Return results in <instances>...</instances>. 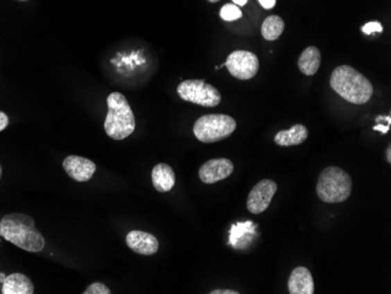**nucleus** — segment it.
<instances>
[{"label": "nucleus", "instance_id": "nucleus-13", "mask_svg": "<svg viewBox=\"0 0 391 294\" xmlns=\"http://www.w3.org/2000/svg\"><path fill=\"white\" fill-rule=\"evenodd\" d=\"M256 229L257 224L252 222L234 224L229 230V244L234 249H244L245 246L250 245L253 237L257 236Z\"/></svg>", "mask_w": 391, "mask_h": 294}, {"label": "nucleus", "instance_id": "nucleus-14", "mask_svg": "<svg viewBox=\"0 0 391 294\" xmlns=\"http://www.w3.org/2000/svg\"><path fill=\"white\" fill-rule=\"evenodd\" d=\"M151 181L158 193H168L176 184V175L166 163H158L151 171Z\"/></svg>", "mask_w": 391, "mask_h": 294}, {"label": "nucleus", "instance_id": "nucleus-29", "mask_svg": "<svg viewBox=\"0 0 391 294\" xmlns=\"http://www.w3.org/2000/svg\"><path fill=\"white\" fill-rule=\"evenodd\" d=\"M207 1H209V3H218L220 0H207Z\"/></svg>", "mask_w": 391, "mask_h": 294}, {"label": "nucleus", "instance_id": "nucleus-3", "mask_svg": "<svg viewBox=\"0 0 391 294\" xmlns=\"http://www.w3.org/2000/svg\"><path fill=\"white\" fill-rule=\"evenodd\" d=\"M108 114L105 120V130L113 140L127 139L135 132V116L128 100L119 92L110 93L107 98Z\"/></svg>", "mask_w": 391, "mask_h": 294}, {"label": "nucleus", "instance_id": "nucleus-2", "mask_svg": "<svg viewBox=\"0 0 391 294\" xmlns=\"http://www.w3.org/2000/svg\"><path fill=\"white\" fill-rule=\"evenodd\" d=\"M331 87L341 98L354 105H365L374 94L372 83L348 64L335 68L331 76Z\"/></svg>", "mask_w": 391, "mask_h": 294}, {"label": "nucleus", "instance_id": "nucleus-25", "mask_svg": "<svg viewBox=\"0 0 391 294\" xmlns=\"http://www.w3.org/2000/svg\"><path fill=\"white\" fill-rule=\"evenodd\" d=\"M239 292L234 290H215L210 292V294H238Z\"/></svg>", "mask_w": 391, "mask_h": 294}, {"label": "nucleus", "instance_id": "nucleus-16", "mask_svg": "<svg viewBox=\"0 0 391 294\" xmlns=\"http://www.w3.org/2000/svg\"><path fill=\"white\" fill-rule=\"evenodd\" d=\"M3 294H33L34 285L32 280L23 273H12L8 275L3 283Z\"/></svg>", "mask_w": 391, "mask_h": 294}, {"label": "nucleus", "instance_id": "nucleus-31", "mask_svg": "<svg viewBox=\"0 0 391 294\" xmlns=\"http://www.w3.org/2000/svg\"><path fill=\"white\" fill-rule=\"evenodd\" d=\"M19 1H27V0H19Z\"/></svg>", "mask_w": 391, "mask_h": 294}, {"label": "nucleus", "instance_id": "nucleus-10", "mask_svg": "<svg viewBox=\"0 0 391 294\" xmlns=\"http://www.w3.org/2000/svg\"><path fill=\"white\" fill-rule=\"evenodd\" d=\"M64 171L76 182H88L94 176L96 164L91 159L76 155H71L62 162Z\"/></svg>", "mask_w": 391, "mask_h": 294}, {"label": "nucleus", "instance_id": "nucleus-12", "mask_svg": "<svg viewBox=\"0 0 391 294\" xmlns=\"http://www.w3.org/2000/svg\"><path fill=\"white\" fill-rule=\"evenodd\" d=\"M288 291L290 294L314 293V280L309 268L305 266L294 268L288 279Z\"/></svg>", "mask_w": 391, "mask_h": 294}, {"label": "nucleus", "instance_id": "nucleus-19", "mask_svg": "<svg viewBox=\"0 0 391 294\" xmlns=\"http://www.w3.org/2000/svg\"><path fill=\"white\" fill-rule=\"evenodd\" d=\"M243 12L237 5L226 4L220 8V18L225 21H234L241 19Z\"/></svg>", "mask_w": 391, "mask_h": 294}, {"label": "nucleus", "instance_id": "nucleus-24", "mask_svg": "<svg viewBox=\"0 0 391 294\" xmlns=\"http://www.w3.org/2000/svg\"><path fill=\"white\" fill-rule=\"evenodd\" d=\"M389 129H390V126H384L383 123L374 126V130H376V132H382V134H387V132H389Z\"/></svg>", "mask_w": 391, "mask_h": 294}, {"label": "nucleus", "instance_id": "nucleus-7", "mask_svg": "<svg viewBox=\"0 0 391 294\" xmlns=\"http://www.w3.org/2000/svg\"><path fill=\"white\" fill-rule=\"evenodd\" d=\"M225 66L229 74L236 79L251 80L259 71L260 64L256 54L250 51L238 49L227 57Z\"/></svg>", "mask_w": 391, "mask_h": 294}, {"label": "nucleus", "instance_id": "nucleus-4", "mask_svg": "<svg viewBox=\"0 0 391 294\" xmlns=\"http://www.w3.org/2000/svg\"><path fill=\"white\" fill-rule=\"evenodd\" d=\"M353 181L349 174L339 166H328L320 174L316 193L324 203H342L349 198Z\"/></svg>", "mask_w": 391, "mask_h": 294}, {"label": "nucleus", "instance_id": "nucleus-21", "mask_svg": "<svg viewBox=\"0 0 391 294\" xmlns=\"http://www.w3.org/2000/svg\"><path fill=\"white\" fill-rule=\"evenodd\" d=\"M382 31H383V26L379 21H370V23L365 24V26L362 27V32L368 34V35L375 33V32L382 33Z\"/></svg>", "mask_w": 391, "mask_h": 294}, {"label": "nucleus", "instance_id": "nucleus-30", "mask_svg": "<svg viewBox=\"0 0 391 294\" xmlns=\"http://www.w3.org/2000/svg\"><path fill=\"white\" fill-rule=\"evenodd\" d=\"M3 176V169H1V166H0V178Z\"/></svg>", "mask_w": 391, "mask_h": 294}, {"label": "nucleus", "instance_id": "nucleus-9", "mask_svg": "<svg viewBox=\"0 0 391 294\" xmlns=\"http://www.w3.org/2000/svg\"><path fill=\"white\" fill-rule=\"evenodd\" d=\"M234 162L229 159H209L200 166L198 175L200 181L207 184H214L229 178L234 173Z\"/></svg>", "mask_w": 391, "mask_h": 294}, {"label": "nucleus", "instance_id": "nucleus-8", "mask_svg": "<svg viewBox=\"0 0 391 294\" xmlns=\"http://www.w3.org/2000/svg\"><path fill=\"white\" fill-rule=\"evenodd\" d=\"M278 190V184L272 180H263L253 187L247 197L248 211L253 215H258L266 211L275 193Z\"/></svg>", "mask_w": 391, "mask_h": 294}, {"label": "nucleus", "instance_id": "nucleus-1", "mask_svg": "<svg viewBox=\"0 0 391 294\" xmlns=\"http://www.w3.org/2000/svg\"><path fill=\"white\" fill-rule=\"evenodd\" d=\"M0 236L27 252L38 253L46 245L45 238L31 216L8 214L0 220Z\"/></svg>", "mask_w": 391, "mask_h": 294}, {"label": "nucleus", "instance_id": "nucleus-11", "mask_svg": "<svg viewBox=\"0 0 391 294\" xmlns=\"http://www.w3.org/2000/svg\"><path fill=\"white\" fill-rule=\"evenodd\" d=\"M125 241L129 249L142 256H153L159 249L157 238L144 231H130L127 234Z\"/></svg>", "mask_w": 391, "mask_h": 294}, {"label": "nucleus", "instance_id": "nucleus-26", "mask_svg": "<svg viewBox=\"0 0 391 294\" xmlns=\"http://www.w3.org/2000/svg\"><path fill=\"white\" fill-rule=\"evenodd\" d=\"M234 1V5H237V6H245V5L247 4L248 0H232Z\"/></svg>", "mask_w": 391, "mask_h": 294}, {"label": "nucleus", "instance_id": "nucleus-6", "mask_svg": "<svg viewBox=\"0 0 391 294\" xmlns=\"http://www.w3.org/2000/svg\"><path fill=\"white\" fill-rule=\"evenodd\" d=\"M177 94L182 100L203 107L218 106L222 95L218 89L204 80H185L177 86Z\"/></svg>", "mask_w": 391, "mask_h": 294}, {"label": "nucleus", "instance_id": "nucleus-5", "mask_svg": "<svg viewBox=\"0 0 391 294\" xmlns=\"http://www.w3.org/2000/svg\"><path fill=\"white\" fill-rule=\"evenodd\" d=\"M237 128L234 117L226 114H209L200 117L193 126V134L203 144H215L225 140Z\"/></svg>", "mask_w": 391, "mask_h": 294}, {"label": "nucleus", "instance_id": "nucleus-17", "mask_svg": "<svg viewBox=\"0 0 391 294\" xmlns=\"http://www.w3.org/2000/svg\"><path fill=\"white\" fill-rule=\"evenodd\" d=\"M297 66L305 76H315L321 66V52L315 46H309L300 54Z\"/></svg>", "mask_w": 391, "mask_h": 294}, {"label": "nucleus", "instance_id": "nucleus-22", "mask_svg": "<svg viewBox=\"0 0 391 294\" xmlns=\"http://www.w3.org/2000/svg\"><path fill=\"white\" fill-rule=\"evenodd\" d=\"M8 123H10V120H8V115L4 112H0V132L8 128Z\"/></svg>", "mask_w": 391, "mask_h": 294}, {"label": "nucleus", "instance_id": "nucleus-20", "mask_svg": "<svg viewBox=\"0 0 391 294\" xmlns=\"http://www.w3.org/2000/svg\"><path fill=\"white\" fill-rule=\"evenodd\" d=\"M112 291L105 286V284L94 283L87 287L83 294H110Z\"/></svg>", "mask_w": 391, "mask_h": 294}, {"label": "nucleus", "instance_id": "nucleus-27", "mask_svg": "<svg viewBox=\"0 0 391 294\" xmlns=\"http://www.w3.org/2000/svg\"><path fill=\"white\" fill-rule=\"evenodd\" d=\"M385 155H387L388 162L391 163V144H389L387 148V151H385Z\"/></svg>", "mask_w": 391, "mask_h": 294}, {"label": "nucleus", "instance_id": "nucleus-28", "mask_svg": "<svg viewBox=\"0 0 391 294\" xmlns=\"http://www.w3.org/2000/svg\"><path fill=\"white\" fill-rule=\"evenodd\" d=\"M6 277H8V275H5V273H0V282H1V283H4V280L6 279Z\"/></svg>", "mask_w": 391, "mask_h": 294}, {"label": "nucleus", "instance_id": "nucleus-15", "mask_svg": "<svg viewBox=\"0 0 391 294\" xmlns=\"http://www.w3.org/2000/svg\"><path fill=\"white\" fill-rule=\"evenodd\" d=\"M309 128L306 126L294 125L292 128L287 130H280L275 136V142L281 147H292V146H299L304 144L309 137Z\"/></svg>", "mask_w": 391, "mask_h": 294}, {"label": "nucleus", "instance_id": "nucleus-18", "mask_svg": "<svg viewBox=\"0 0 391 294\" xmlns=\"http://www.w3.org/2000/svg\"><path fill=\"white\" fill-rule=\"evenodd\" d=\"M285 30V21L279 15H270L261 25V35L268 42H275L281 37Z\"/></svg>", "mask_w": 391, "mask_h": 294}, {"label": "nucleus", "instance_id": "nucleus-23", "mask_svg": "<svg viewBox=\"0 0 391 294\" xmlns=\"http://www.w3.org/2000/svg\"><path fill=\"white\" fill-rule=\"evenodd\" d=\"M258 1L265 10H272L277 4V0H258Z\"/></svg>", "mask_w": 391, "mask_h": 294}]
</instances>
